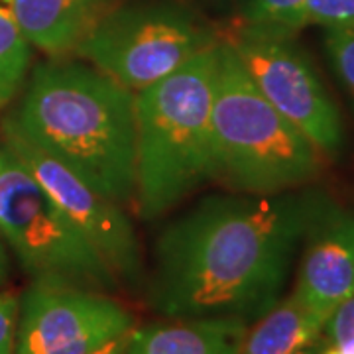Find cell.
Wrapping results in <instances>:
<instances>
[{"instance_id": "6da1fadb", "label": "cell", "mask_w": 354, "mask_h": 354, "mask_svg": "<svg viewBox=\"0 0 354 354\" xmlns=\"http://www.w3.org/2000/svg\"><path fill=\"white\" fill-rule=\"evenodd\" d=\"M317 189L205 195L156 239L150 307L167 319L252 325L283 297Z\"/></svg>"}, {"instance_id": "7a4b0ae2", "label": "cell", "mask_w": 354, "mask_h": 354, "mask_svg": "<svg viewBox=\"0 0 354 354\" xmlns=\"http://www.w3.org/2000/svg\"><path fill=\"white\" fill-rule=\"evenodd\" d=\"M2 120L95 191L130 209L136 183V93L73 55L32 65Z\"/></svg>"}, {"instance_id": "3957f363", "label": "cell", "mask_w": 354, "mask_h": 354, "mask_svg": "<svg viewBox=\"0 0 354 354\" xmlns=\"http://www.w3.org/2000/svg\"><path fill=\"white\" fill-rule=\"evenodd\" d=\"M216 48L136 93L132 209L144 223L167 216L215 181L211 113Z\"/></svg>"}, {"instance_id": "277c9868", "label": "cell", "mask_w": 354, "mask_h": 354, "mask_svg": "<svg viewBox=\"0 0 354 354\" xmlns=\"http://www.w3.org/2000/svg\"><path fill=\"white\" fill-rule=\"evenodd\" d=\"M215 181L227 191L272 195L313 185L323 153L254 85L221 39L213 85Z\"/></svg>"}, {"instance_id": "5b68a950", "label": "cell", "mask_w": 354, "mask_h": 354, "mask_svg": "<svg viewBox=\"0 0 354 354\" xmlns=\"http://www.w3.org/2000/svg\"><path fill=\"white\" fill-rule=\"evenodd\" d=\"M0 239L32 281L118 295V276L0 138Z\"/></svg>"}, {"instance_id": "8992f818", "label": "cell", "mask_w": 354, "mask_h": 354, "mask_svg": "<svg viewBox=\"0 0 354 354\" xmlns=\"http://www.w3.org/2000/svg\"><path fill=\"white\" fill-rule=\"evenodd\" d=\"M221 41V26L183 0H122L73 57L138 93Z\"/></svg>"}, {"instance_id": "52a82bcc", "label": "cell", "mask_w": 354, "mask_h": 354, "mask_svg": "<svg viewBox=\"0 0 354 354\" xmlns=\"http://www.w3.org/2000/svg\"><path fill=\"white\" fill-rule=\"evenodd\" d=\"M221 39L272 106L319 152L337 158L344 150L341 111L295 32L234 20L221 26Z\"/></svg>"}, {"instance_id": "ba28073f", "label": "cell", "mask_w": 354, "mask_h": 354, "mask_svg": "<svg viewBox=\"0 0 354 354\" xmlns=\"http://www.w3.org/2000/svg\"><path fill=\"white\" fill-rule=\"evenodd\" d=\"M136 329L116 295L32 281L20 295L16 354H97Z\"/></svg>"}, {"instance_id": "9c48e42d", "label": "cell", "mask_w": 354, "mask_h": 354, "mask_svg": "<svg viewBox=\"0 0 354 354\" xmlns=\"http://www.w3.org/2000/svg\"><path fill=\"white\" fill-rule=\"evenodd\" d=\"M0 138L26 169L36 177L59 209L69 216L118 276L124 290H136L144 279V256L138 232L127 207L95 191L71 169L22 138L4 120Z\"/></svg>"}, {"instance_id": "30bf717a", "label": "cell", "mask_w": 354, "mask_h": 354, "mask_svg": "<svg viewBox=\"0 0 354 354\" xmlns=\"http://www.w3.org/2000/svg\"><path fill=\"white\" fill-rule=\"evenodd\" d=\"M293 295L321 317L354 295V211L317 189L299 246Z\"/></svg>"}, {"instance_id": "8fae6325", "label": "cell", "mask_w": 354, "mask_h": 354, "mask_svg": "<svg viewBox=\"0 0 354 354\" xmlns=\"http://www.w3.org/2000/svg\"><path fill=\"white\" fill-rule=\"evenodd\" d=\"M122 0H12L16 20L48 57L73 55L79 44Z\"/></svg>"}, {"instance_id": "7c38bea8", "label": "cell", "mask_w": 354, "mask_h": 354, "mask_svg": "<svg viewBox=\"0 0 354 354\" xmlns=\"http://www.w3.org/2000/svg\"><path fill=\"white\" fill-rule=\"evenodd\" d=\"M248 325L227 319H167L132 330L124 354H239Z\"/></svg>"}, {"instance_id": "4fadbf2b", "label": "cell", "mask_w": 354, "mask_h": 354, "mask_svg": "<svg viewBox=\"0 0 354 354\" xmlns=\"http://www.w3.org/2000/svg\"><path fill=\"white\" fill-rule=\"evenodd\" d=\"M323 327L325 321L290 293L248 325L239 354H290L315 344Z\"/></svg>"}, {"instance_id": "5bb4252c", "label": "cell", "mask_w": 354, "mask_h": 354, "mask_svg": "<svg viewBox=\"0 0 354 354\" xmlns=\"http://www.w3.org/2000/svg\"><path fill=\"white\" fill-rule=\"evenodd\" d=\"M34 65V46L16 20L12 0H0V113L20 95Z\"/></svg>"}, {"instance_id": "9a60e30c", "label": "cell", "mask_w": 354, "mask_h": 354, "mask_svg": "<svg viewBox=\"0 0 354 354\" xmlns=\"http://www.w3.org/2000/svg\"><path fill=\"white\" fill-rule=\"evenodd\" d=\"M305 0H241L239 20L299 34Z\"/></svg>"}, {"instance_id": "2e32d148", "label": "cell", "mask_w": 354, "mask_h": 354, "mask_svg": "<svg viewBox=\"0 0 354 354\" xmlns=\"http://www.w3.org/2000/svg\"><path fill=\"white\" fill-rule=\"evenodd\" d=\"M323 50L333 75L354 111V28L323 30Z\"/></svg>"}, {"instance_id": "e0dca14e", "label": "cell", "mask_w": 354, "mask_h": 354, "mask_svg": "<svg viewBox=\"0 0 354 354\" xmlns=\"http://www.w3.org/2000/svg\"><path fill=\"white\" fill-rule=\"evenodd\" d=\"M317 346L319 354H354V295L330 313Z\"/></svg>"}, {"instance_id": "ac0fdd59", "label": "cell", "mask_w": 354, "mask_h": 354, "mask_svg": "<svg viewBox=\"0 0 354 354\" xmlns=\"http://www.w3.org/2000/svg\"><path fill=\"white\" fill-rule=\"evenodd\" d=\"M354 28V0H305L304 28Z\"/></svg>"}, {"instance_id": "d6986e66", "label": "cell", "mask_w": 354, "mask_h": 354, "mask_svg": "<svg viewBox=\"0 0 354 354\" xmlns=\"http://www.w3.org/2000/svg\"><path fill=\"white\" fill-rule=\"evenodd\" d=\"M20 295L12 290L0 291V354H16Z\"/></svg>"}, {"instance_id": "ffe728a7", "label": "cell", "mask_w": 354, "mask_h": 354, "mask_svg": "<svg viewBox=\"0 0 354 354\" xmlns=\"http://www.w3.org/2000/svg\"><path fill=\"white\" fill-rule=\"evenodd\" d=\"M218 26L239 20L241 0H183Z\"/></svg>"}, {"instance_id": "44dd1931", "label": "cell", "mask_w": 354, "mask_h": 354, "mask_svg": "<svg viewBox=\"0 0 354 354\" xmlns=\"http://www.w3.org/2000/svg\"><path fill=\"white\" fill-rule=\"evenodd\" d=\"M130 335H132V333H130ZM130 335L122 337V339H118V341H114L111 346H106L104 351H101V353H97V354H124V351H127L128 339H130Z\"/></svg>"}, {"instance_id": "7402d4cb", "label": "cell", "mask_w": 354, "mask_h": 354, "mask_svg": "<svg viewBox=\"0 0 354 354\" xmlns=\"http://www.w3.org/2000/svg\"><path fill=\"white\" fill-rule=\"evenodd\" d=\"M8 278V256H6V248L4 242L0 239V286Z\"/></svg>"}, {"instance_id": "603a6c76", "label": "cell", "mask_w": 354, "mask_h": 354, "mask_svg": "<svg viewBox=\"0 0 354 354\" xmlns=\"http://www.w3.org/2000/svg\"><path fill=\"white\" fill-rule=\"evenodd\" d=\"M290 354H319V346L315 344H309V346H304V348H299V351H293Z\"/></svg>"}]
</instances>
